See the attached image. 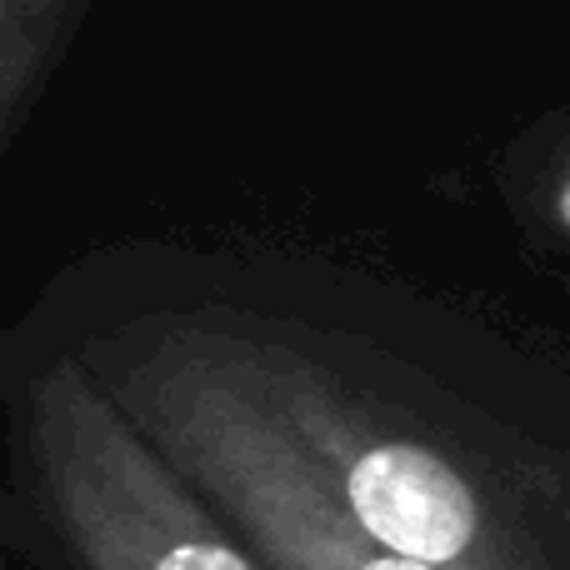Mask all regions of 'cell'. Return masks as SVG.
Wrapping results in <instances>:
<instances>
[{
  "label": "cell",
  "mask_w": 570,
  "mask_h": 570,
  "mask_svg": "<svg viewBox=\"0 0 570 570\" xmlns=\"http://www.w3.org/2000/svg\"><path fill=\"white\" fill-rule=\"evenodd\" d=\"M70 351L266 570H435L371 541L246 375L180 305L120 315Z\"/></svg>",
  "instance_id": "1"
},
{
  "label": "cell",
  "mask_w": 570,
  "mask_h": 570,
  "mask_svg": "<svg viewBox=\"0 0 570 570\" xmlns=\"http://www.w3.org/2000/svg\"><path fill=\"white\" fill-rule=\"evenodd\" d=\"M16 451L70 570H266L76 351L26 371Z\"/></svg>",
  "instance_id": "2"
},
{
  "label": "cell",
  "mask_w": 570,
  "mask_h": 570,
  "mask_svg": "<svg viewBox=\"0 0 570 570\" xmlns=\"http://www.w3.org/2000/svg\"><path fill=\"white\" fill-rule=\"evenodd\" d=\"M86 0H0V160L66 56Z\"/></svg>",
  "instance_id": "3"
},
{
  "label": "cell",
  "mask_w": 570,
  "mask_h": 570,
  "mask_svg": "<svg viewBox=\"0 0 570 570\" xmlns=\"http://www.w3.org/2000/svg\"><path fill=\"white\" fill-rule=\"evenodd\" d=\"M556 216H561V226L570 230V176L561 180V190H556Z\"/></svg>",
  "instance_id": "4"
}]
</instances>
